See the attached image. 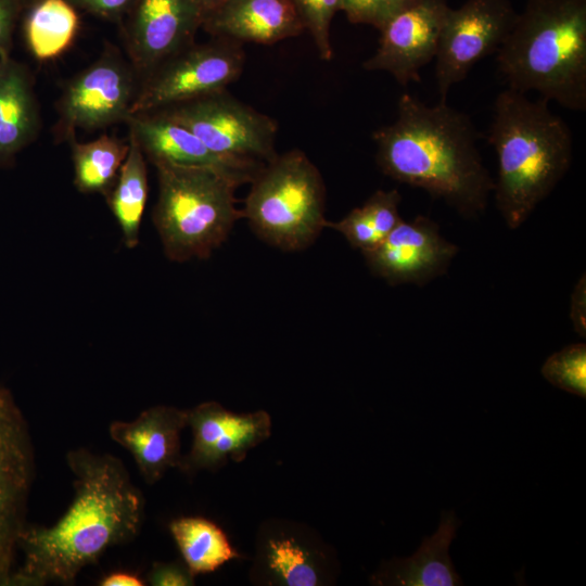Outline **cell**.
<instances>
[{
  "instance_id": "36",
  "label": "cell",
  "mask_w": 586,
  "mask_h": 586,
  "mask_svg": "<svg viewBox=\"0 0 586 586\" xmlns=\"http://www.w3.org/2000/svg\"><path fill=\"white\" fill-rule=\"evenodd\" d=\"M225 1L227 0H200L201 4H202V8H203V11H204V16L215 10L216 8H218L220 4H222Z\"/></svg>"
},
{
  "instance_id": "23",
  "label": "cell",
  "mask_w": 586,
  "mask_h": 586,
  "mask_svg": "<svg viewBox=\"0 0 586 586\" xmlns=\"http://www.w3.org/2000/svg\"><path fill=\"white\" fill-rule=\"evenodd\" d=\"M169 531L194 576L213 572L239 557L222 530L205 518L176 519L170 522Z\"/></svg>"
},
{
  "instance_id": "27",
  "label": "cell",
  "mask_w": 586,
  "mask_h": 586,
  "mask_svg": "<svg viewBox=\"0 0 586 586\" xmlns=\"http://www.w3.org/2000/svg\"><path fill=\"white\" fill-rule=\"evenodd\" d=\"M301 21L316 46L319 58L330 61L333 56L330 28L333 16L341 11L342 0H292Z\"/></svg>"
},
{
  "instance_id": "31",
  "label": "cell",
  "mask_w": 586,
  "mask_h": 586,
  "mask_svg": "<svg viewBox=\"0 0 586 586\" xmlns=\"http://www.w3.org/2000/svg\"><path fill=\"white\" fill-rule=\"evenodd\" d=\"M152 586H192L194 575L179 562H155L146 575Z\"/></svg>"
},
{
  "instance_id": "3",
  "label": "cell",
  "mask_w": 586,
  "mask_h": 586,
  "mask_svg": "<svg viewBox=\"0 0 586 586\" xmlns=\"http://www.w3.org/2000/svg\"><path fill=\"white\" fill-rule=\"evenodd\" d=\"M548 103L511 88L494 101L488 141L497 155L498 176L493 192L511 230L525 222L572 163V132Z\"/></svg>"
},
{
  "instance_id": "30",
  "label": "cell",
  "mask_w": 586,
  "mask_h": 586,
  "mask_svg": "<svg viewBox=\"0 0 586 586\" xmlns=\"http://www.w3.org/2000/svg\"><path fill=\"white\" fill-rule=\"evenodd\" d=\"M400 200L397 190H378L361 205L381 240L403 220L398 211Z\"/></svg>"
},
{
  "instance_id": "35",
  "label": "cell",
  "mask_w": 586,
  "mask_h": 586,
  "mask_svg": "<svg viewBox=\"0 0 586 586\" xmlns=\"http://www.w3.org/2000/svg\"><path fill=\"white\" fill-rule=\"evenodd\" d=\"M99 585L101 586H142L145 582L138 575L129 572H113L104 576Z\"/></svg>"
},
{
  "instance_id": "8",
  "label": "cell",
  "mask_w": 586,
  "mask_h": 586,
  "mask_svg": "<svg viewBox=\"0 0 586 586\" xmlns=\"http://www.w3.org/2000/svg\"><path fill=\"white\" fill-rule=\"evenodd\" d=\"M158 112L188 128L222 157L266 164L278 154L277 122L227 90Z\"/></svg>"
},
{
  "instance_id": "6",
  "label": "cell",
  "mask_w": 586,
  "mask_h": 586,
  "mask_svg": "<svg viewBox=\"0 0 586 586\" xmlns=\"http://www.w3.org/2000/svg\"><path fill=\"white\" fill-rule=\"evenodd\" d=\"M326 188L318 168L301 150L277 154L251 181L242 209L255 233L283 251L308 247L328 221Z\"/></svg>"
},
{
  "instance_id": "5",
  "label": "cell",
  "mask_w": 586,
  "mask_h": 586,
  "mask_svg": "<svg viewBox=\"0 0 586 586\" xmlns=\"http://www.w3.org/2000/svg\"><path fill=\"white\" fill-rule=\"evenodd\" d=\"M158 195L153 224L169 260L205 259L243 217L235 205L242 183L215 169L156 165Z\"/></svg>"
},
{
  "instance_id": "9",
  "label": "cell",
  "mask_w": 586,
  "mask_h": 586,
  "mask_svg": "<svg viewBox=\"0 0 586 586\" xmlns=\"http://www.w3.org/2000/svg\"><path fill=\"white\" fill-rule=\"evenodd\" d=\"M35 480L28 422L12 392L0 386V586H13L17 540L27 524Z\"/></svg>"
},
{
  "instance_id": "34",
  "label": "cell",
  "mask_w": 586,
  "mask_h": 586,
  "mask_svg": "<svg viewBox=\"0 0 586 586\" xmlns=\"http://www.w3.org/2000/svg\"><path fill=\"white\" fill-rule=\"evenodd\" d=\"M570 318L574 331L586 337V277L583 275L576 282L571 295Z\"/></svg>"
},
{
  "instance_id": "32",
  "label": "cell",
  "mask_w": 586,
  "mask_h": 586,
  "mask_svg": "<svg viewBox=\"0 0 586 586\" xmlns=\"http://www.w3.org/2000/svg\"><path fill=\"white\" fill-rule=\"evenodd\" d=\"M76 9L120 24L136 0H68Z\"/></svg>"
},
{
  "instance_id": "12",
  "label": "cell",
  "mask_w": 586,
  "mask_h": 586,
  "mask_svg": "<svg viewBox=\"0 0 586 586\" xmlns=\"http://www.w3.org/2000/svg\"><path fill=\"white\" fill-rule=\"evenodd\" d=\"M203 20L200 0H136L119 25L127 58L140 79L193 44Z\"/></svg>"
},
{
  "instance_id": "29",
  "label": "cell",
  "mask_w": 586,
  "mask_h": 586,
  "mask_svg": "<svg viewBox=\"0 0 586 586\" xmlns=\"http://www.w3.org/2000/svg\"><path fill=\"white\" fill-rule=\"evenodd\" d=\"M411 0H342L343 11L351 23L368 24L377 29Z\"/></svg>"
},
{
  "instance_id": "1",
  "label": "cell",
  "mask_w": 586,
  "mask_h": 586,
  "mask_svg": "<svg viewBox=\"0 0 586 586\" xmlns=\"http://www.w3.org/2000/svg\"><path fill=\"white\" fill-rule=\"evenodd\" d=\"M66 463L74 497L52 525L26 524L17 550L23 562L13 586L74 585L79 573L114 546L131 543L144 520L145 500L123 461L111 454L72 449Z\"/></svg>"
},
{
  "instance_id": "10",
  "label": "cell",
  "mask_w": 586,
  "mask_h": 586,
  "mask_svg": "<svg viewBox=\"0 0 586 586\" xmlns=\"http://www.w3.org/2000/svg\"><path fill=\"white\" fill-rule=\"evenodd\" d=\"M140 76L120 51L107 44L100 58L75 76L59 103L60 128L97 130L126 122L139 88Z\"/></svg>"
},
{
  "instance_id": "26",
  "label": "cell",
  "mask_w": 586,
  "mask_h": 586,
  "mask_svg": "<svg viewBox=\"0 0 586 586\" xmlns=\"http://www.w3.org/2000/svg\"><path fill=\"white\" fill-rule=\"evenodd\" d=\"M540 372L553 386L586 398V344H571L553 353Z\"/></svg>"
},
{
  "instance_id": "7",
  "label": "cell",
  "mask_w": 586,
  "mask_h": 586,
  "mask_svg": "<svg viewBox=\"0 0 586 586\" xmlns=\"http://www.w3.org/2000/svg\"><path fill=\"white\" fill-rule=\"evenodd\" d=\"M242 44L213 37L170 56L140 79L130 115L162 111L226 90L243 71Z\"/></svg>"
},
{
  "instance_id": "2",
  "label": "cell",
  "mask_w": 586,
  "mask_h": 586,
  "mask_svg": "<svg viewBox=\"0 0 586 586\" xmlns=\"http://www.w3.org/2000/svg\"><path fill=\"white\" fill-rule=\"evenodd\" d=\"M470 117L446 100L429 105L404 93L396 119L372 138L377 163L386 176L421 188L471 218L484 212L494 189Z\"/></svg>"
},
{
  "instance_id": "11",
  "label": "cell",
  "mask_w": 586,
  "mask_h": 586,
  "mask_svg": "<svg viewBox=\"0 0 586 586\" xmlns=\"http://www.w3.org/2000/svg\"><path fill=\"white\" fill-rule=\"evenodd\" d=\"M518 12L510 0H467L449 8L435 54L440 100L482 59L497 53Z\"/></svg>"
},
{
  "instance_id": "37",
  "label": "cell",
  "mask_w": 586,
  "mask_h": 586,
  "mask_svg": "<svg viewBox=\"0 0 586 586\" xmlns=\"http://www.w3.org/2000/svg\"><path fill=\"white\" fill-rule=\"evenodd\" d=\"M7 56H9V55H0V66H1V64H2V61H3Z\"/></svg>"
},
{
  "instance_id": "21",
  "label": "cell",
  "mask_w": 586,
  "mask_h": 586,
  "mask_svg": "<svg viewBox=\"0 0 586 586\" xmlns=\"http://www.w3.org/2000/svg\"><path fill=\"white\" fill-rule=\"evenodd\" d=\"M129 150L109 193V206L119 226L125 246L129 250L139 243L140 226L148 199V170L145 156L129 135Z\"/></svg>"
},
{
  "instance_id": "16",
  "label": "cell",
  "mask_w": 586,
  "mask_h": 586,
  "mask_svg": "<svg viewBox=\"0 0 586 586\" xmlns=\"http://www.w3.org/2000/svg\"><path fill=\"white\" fill-rule=\"evenodd\" d=\"M126 123L129 135L136 139L145 158L154 166L211 168L243 184L251 182L265 165L216 154L192 131L158 111L130 115Z\"/></svg>"
},
{
  "instance_id": "22",
  "label": "cell",
  "mask_w": 586,
  "mask_h": 586,
  "mask_svg": "<svg viewBox=\"0 0 586 586\" xmlns=\"http://www.w3.org/2000/svg\"><path fill=\"white\" fill-rule=\"evenodd\" d=\"M24 21L26 41L38 60H50L74 41L79 17L68 0H33Z\"/></svg>"
},
{
  "instance_id": "25",
  "label": "cell",
  "mask_w": 586,
  "mask_h": 586,
  "mask_svg": "<svg viewBox=\"0 0 586 586\" xmlns=\"http://www.w3.org/2000/svg\"><path fill=\"white\" fill-rule=\"evenodd\" d=\"M268 565L283 584L315 586L319 578L307 551L294 539H271L268 543Z\"/></svg>"
},
{
  "instance_id": "19",
  "label": "cell",
  "mask_w": 586,
  "mask_h": 586,
  "mask_svg": "<svg viewBox=\"0 0 586 586\" xmlns=\"http://www.w3.org/2000/svg\"><path fill=\"white\" fill-rule=\"evenodd\" d=\"M461 521L454 511H443L437 531L424 537L409 558L393 559L373 578L374 584L399 586L462 585L450 556L449 546Z\"/></svg>"
},
{
  "instance_id": "28",
  "label": "cell",
  "mask_w": 586,
  "mask_h": 586,
  "mask_svg": "<svg viewBox=\"0 0 586 586\" xmlns=\"http://www.w3.org/2000/svg\"><path fill=\"white\" fill-rule=\"evenodd\" d=\"M327 227L342 233L361 253L371 251L382 241L362 206L355 207L339 221H328Z\"/></svg>"
},
{
  "instance_id": "18",
  "label": "cell",
  "mask_w": 586,
  "mask_h": 586,
  "mask_svg": "<svg viewBox=\"0 0 586 586\" xmlns=\"http://www.w3.org/2000/svg\"><path fill=\"white\" fill-rule=\"evenodd\" d=\"M202 28L212 37L259 44L305 31L292 0H227L204 16Z\"/></svg>"
},
{
  "instance_id": "38",
  "label": "cell",
  "mask_w": 586,
  "mask_h": 586,
  "mask_svg": "<svg viewBox=\"0 0 586 586\" xmlns=\"http://www.w3.org/2000/svg\"><path fill=\"white\" fill-rule=\"evenodd\" d=\"M33 0H24L25 2V5H27L28 3H30Z\"/></svg>"
},
{
  "instance_id": "17",
  "label": "cell",
  "mask_w": 586,
  "mask_h": 586,
  "mask_svg": "<svg viewBox=\"0 0 586 586\" xmlns=\"http://www.w3.org/2000/svg\"><path fill=\"white\" fill-rule=\"evenodd\" d=\"M187 409L158 405L150 407L132 421H113L110 437L132 456L142 479L150 485L170 468H179L181 431Z\"/></svg>"
},
{
  "instance_id": "4",
  "label": "cell",
  "mask_w": 586,
  "mask_h": 586,
  "mask_svg": "<svg viewBox=\"0 0 586 586\" xmlns=\"http://www.w3.org/2000/svg\"><path fill=\"white\" fill-rule=\"evenodd\" d=\"M496 54L508 88L586 110V0H527Z\"/></svg>"
},
{
  "instance_id": "14",
  "label": "cell",
  "mask_w": 586,
  "mask_h": 586,
  "mask_svg": "<svg viewBox=\"0 0 586 586\" xmlns=\"http://www.w3.org/2000/svg\"><path fill=\"white\" fill-rule=\"evenodd\" d=\"M459 247L446 240L424 216L402 220L364 257L370 271L388 284L424 285L444 275Z\"/></svg>"
},
{
  "instance_id": "33",
  "label": "cell",
  "mask_w": 586,
  "mask_h": 586,
  "mask_svg": "<svg viewBox=\"0 0 586 586\" xmlns=\"http://www.w3.org/2000/svg\"><path fill=\"white\" fill-rule=\"evenodd\" d=\"M24 0H0V55H10L12 37Z\"/></svg>"
},
{
  "instance_id": "20",
  "label": "cell",
  "mask_w": 586,
  "mask_h": 586,
  "mask_svg": "<svg viewBox=\"0 0 586 586\" xmlns=\"http://www.w3.org/2000/svg\"><path fill=\"white\" fill-rule=\"evenodd\" d=\"M39 120L30 75L9 55L0 66V166L36 138Z\"/></svg>"
},
{
  "instance_id": "15",
  "label": "cell",
  "mask_w": 586,
  "mask_h": 586,
  "mask_svg": "<svg viewBox=\"0 0 586 586\" xmlns=\"http://www.w3.org/2000/svg\"><path fill=\"white\" fill-rule=\"evenodd\" d=\"M187 411L193 442L178 468L186 473L214 470L229 458L242 461L271 432L270 417L264 410L234 413L216 402H205Z\"/></svg>"
},
{
  "instance_id": "13",
  "label": "cell",
  "mask_w": 586,
  "mask_h": 586,
  "mask_svg": "<svg viewBox=\"0 0 586 586\" xmlns=\"http://www.w3.org/2000/svg\"><path fill=\"white\" fill-rule=\"evenodd\" d=\"M449 8L447 0L408 2L379 29V47L364 68L386 72L402 86L420 81L421 68L435 58Z\"/></svg>"
},
{
  "instance_id": "24",
  "label": "cell",
  "mask_w": 586,
  "mask_h": 586,
  "mask_svg": "<svg viewBox=\"0 0 586 586\" xmlns=\"http://www.w3.org/2000/svg\"><path fill=\"white\" fill-rule=\"evenodd\" d=\"M129 142L101 136L89 142L72 143L74 184L81 193L107 196L127 156Z\"/></svg>"
}]
</instances>
